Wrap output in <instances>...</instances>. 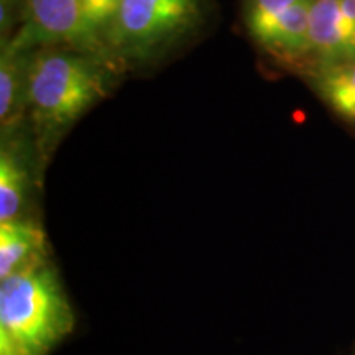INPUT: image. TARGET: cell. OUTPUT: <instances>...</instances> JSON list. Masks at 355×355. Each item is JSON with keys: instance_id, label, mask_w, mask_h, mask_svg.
Wrapping results in <instances>:
<instances>
[{"instance_id": "obj_5", "label": "cell", "mask_w": 355, "mask_h": 355, "mask_svg": "<svg viewBox=\"0 0 355 355\" xmlns=\"http://www.w3.org/2000/svg\"><path fill=\"white\" fill-rule=\"evenodd\" d=\"M309 51L319 64L355 60V35L340 12L339 0H314L309 24Z\"/></svg>"}, {"instance_id": "obj_9", "label": "cell", "mask_w": 355, "mask_h": 355, "mask_svg": "<svg viewBox=\"0 0 355 355\" xmlns=\"http://www.w3.org/2000/svg\"><path fill=\"white\" fill-rule=\"evenodd\" d=\"M314 84L324 102L339 117L355 123V60L319 64Z\"/></svg>"}, {"instance_id": "obj_1", "label": "cell", "mask_w": 355, "mask_h": 355, "mask_svg": "<svg viewBox=\"0 0 355 355\" xmlns=\"http://www.w3.org/2000/svg\"><path fill=\"white\" fill-rule=\"evenodd\" d=\"M74 321L48 260L0 279V355H48L73 332Z\"/></svg>"}, {"instance_id": "obj_11", "label": "cell", "mask_w": 355, "mask_h": 355, "mask_svg": "<svg viewBox=\"0 0 355 355\" xmlns=\"http://www.w3.org/2000/svg\"><path fill=\"white\" fill-rule=\"evenodd\" d=\"M298 0H250L247 7V26L257 42L268 33L279 17Z\"/></svg>"}, {"instance_id": "obj_6", "label": "cell", "mask_w": 355, "mask_h": 355, "mask_svg": "<svg viewBox=\"0 0 355 355\" xmlns=\"http://www.w3.org/2000/svg\"><path fill=\"white\" fill-rule=\"evenodd\" d=\"M48 260L46 234L32 220L0 222V279Z\"/></svg>"}, {"instance_id": "obj_10", "label": "cell", "mask_w": 355, "mask_h": 355, "mask_svg": "<svg viewBox=\"0 0 355 355\" xmlns=\"http://www.w3.org/2000/svg\"><path fill=\"white\" fill-rule=\"evenodd\" d=\"M26 171L6 146L0 153V222L19 219L26 194Z\"/></svg>"}, {"instance_id": "obj_4", "label": "cell", "mask_w": 355, "mask_h": 355, "mask_svg": "<svg viewBox=\"0 0 355 355\" xmlns=\"http://www.w3.org/2000/svg\"><path fill=\"white\" fill-rule=\"evenodd\" d=\"M10 43L24 51L37 43H64L89 53L107 51L105 43L89 28L81 0H26V24Z\"/></svg>"}, {"instance_id": "obj_8", "label": "cell", "mask_w": 355, "mask_h": 355, "mask_svg": "<svg viewBox=\"0 0 355 355\" xmlns=\"http://www.w3.org/2000/svg\"><path fill=\"white\" fill-rule=\"evenodd\" d=\"M314 0H298L283 13L260 44L279 56L295 58L309 51V24Z\"/></svg>"}, {"instance_id": "obj_2", "label": "cell", "mask_w": 355, "mask_h": 355, "mask_svg": "<svg viewBox=\"0 0 355 355\" xmlns=\"http://www.w3.org/2000/svg\"><path fill=\"white\" fill-rule=\"evenodd\" d=\"M104 91L101 69L86 56L43 51L30 60L26 104L44 133L73 123Z\"/></svg>"}, {"instance_id": "obj_3", "label": "cell", "mask_w": 355, "mask_h": 355, "mask_svg": "<svg viewBox=\"0 0 355 355\" xmlns=\"http://www.w3.org/2000/svg\"><path fill=\"white\" fill-rule=\"evenodd\" d=\"M204 0H123L105 33L107 50L127 58H148L194 25Z\"/></svg>"}, {"instance_id": "obj_13", "label": "cell", "mask_w": 355, "mask_h": 355, "mask_svg": "<svg viewBox=\"0 0 355 355\" xmlns=\"http://www.w3.org/2000/svg\"><path fill=\"white\" fill-rule=\"evenodd\" d=\"M339 3L344 20L347 21L349 28L355 35V0H339Z\"/></svg>"}, {"instance_id": "obj_12", "label": "cell", "mask_w": 355, "mask_h": 355, "mask_svg": "<svg viewBox=\"0 0 355 355\" xmlns=\"http://www.w3.org/2000/svg\"><path fill=\"white\" fill-rule=\"evenodd\" d=\"M122 3L123 0H81L84 19L92 33L99 37L102 42L121 10Z\"/></svg>"}, {"instance_id": "obj_7", "label": "cell", "mask_w": 355, "mask_h": 355, "mask_svg": "<svg viewBox=\"0 0 355 355\" xmlns=\"http://www.w3.org/2000/svg\"><path fill=\"white\" fill-rule=\"evenodd\" d=\"M30 60L26 51L8 43L0 58V121L10 127L19 121L21 104H26Z\"/></svg>"}]
</instances>
